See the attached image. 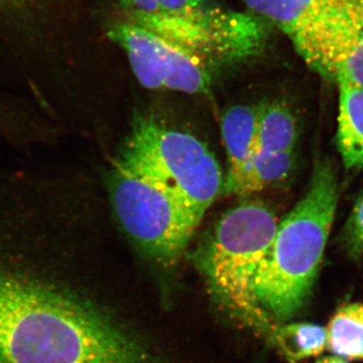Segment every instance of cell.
I'll use <instances>...</instances> for the list:
<instances>
[{
  "label": "cell",
  "mask_w": 363,
  "mask_h": 363,
  "mask_svg": "<svg viewBox=\"0 0 363 363\" xmlns=\"http://www.w3.org/2000/svg\"><path fill=\"white\" fill-rule=\"evenodd\" d=\"M123 20L173 43L212 70L257 58L267 49L272 25L257 14L224 9L211 0H190L172 11L125 13Z\"/></svg>",
  "instance_id": "5"
},
{
  "label": "cell",
  "mask_w": 363,
  "mask_h": 363,
  "mask_svg": "<svg viewBox=\"0 0 363 363\" xmlns=\"http://www.w3.org/2000/svg\"><path fill=\"white\" fill-rule=\"evenodd\" d=\"M259 106L235 105L223 114L221 133L225 143L228 171L221 194L240 178L255 150Z\"/></svg>",
  "instance_id": "9"
},
{
  "label": "cell",
  "mask_w": 363,
  "mask_h": 363,
  "mask_svg": "<svg viewBox=\"0 0 363 363\" xmlns=\"http://www.w3.org/2000/svg\"><path fill=\"white\" fill-rule=\"evenodd\" d=\"M0 363H164L90 301L0 264Z\"/></svg>",
  "instance_id": "1"
},
{
  "label": "cell",
  "mask_w": 363,
  "mask_h": 363,
  "mask_svg": "<svg viewBox=\"0 0 363 363\" xmlns=\"http://www.w3.org/2000/svg\"><path fill=\"white\" fill-rule=\"evenodd\" d=\"M292 43L305 63L322 77L335 82L338 76H346L363 88V40L344 0Z\"/></svg>",
  "instance_id": "8"
},
{
  "label": "cell",
  "mask_w": 363,
  "mask_h": 363,
  "mask_svg": "<svg viewBox=\"0 0 363 363\" xmlns=\"http://www.w3.org/2000/svg\"><path fill=\"white\" fill-rule=\"evenodd\" d=\"M327 350L343 359H363V303L339 308L326 328Z\"/></svg>",
  "instance_id": "14"
},
{
  "label": "cell",
  "mask_w": 363,
  "mask_h": 363,
  "mask_svg": "<svg viewBox=\"0 0 363 363\" xmlns=\"http://www.w3.org/2000/svg\"><path fill=\"white\" fill-rule=\"evenodd\" d=\"M278 225L264 203H240L221 217L196 259L215 302L236 322L267 338L277 325L257 304L252 285Z\"/></svg>",
  "instance_id": "3"
},
{
  "label": "cell",
  "mask_w": 363,
  "mask_h": 363,
  "mask_svg": "<svg viewBox=\"0 0 363 363\" xmlns=\"http://www.w3.org/2000/svg\"><path fill=\"white\" fill-rule=\"evenodd\" d=\"M253 13L285 33L291 40L302 35L340 0H243Z\"/></svg>",
  "instance_id": "11"
},
{
  "label": "cell",
  "mask_w": 363,
  "mask_h": 363,
  "mask_svg": "<svg viewBox=\"0 0 363 363\" xmlns=\"http://www.w3.org/2000/svg\"><path fill=\"white\" fill-rule=\"evenodd\" d=\"M269 339L291 363L318 357L327 347L326 328L312 323L278 324Z\"/></svg>",
  "instance_id": "15"
},
{
  "label": "cell",
  "mask_w": 363,
  "mask_h": 363,
  "mask_svg": "<svg viewBox=\"0 0 363 363\" xmlns=\"http://www.w3.org/2000/svg\"><path fill=\"white\" fill-rule=\"evenodd\" d=\"M28 0H0V4H9V6H23Z\"/></svg>",
  "instance_id": "19"
},
{
  "label": "cell",
  "mask_w": 363,
  "mask_h": 363,
  "mask_svg": "<svg viewBox=\"0 0 363 363\" xmlns=\"http://www.w3.org/2000/svg\"><path fill=\"white\" fill-rule=\"evenodd\" d=\"M116 164L169 191L203 219L217 196L220 164L202 140L152 116H138Z\"/></svg>",
  "instance_id": "4"
},
{
  "label": "cell",
  "mask_w": 363,
  "mask_h": 363,
  "mask_svg": "<svg viewBox=\"0 0 363 363\" xmlns=\"http://www.w3.org/2000/svg\"><path fill=\"white\" fill-rule=\"evenodd\" d=\"M338 189L331 162L318 161L304 197L279 222L252 285L257 304L274 325L292 319L312 292L335 217Z\"/></svg>",
  "instance_id": "2"
},
{
  "label": "cell",
  "mask_w": 363,
  "mask_h": 363,
  "mask_svg": "<svg viewBox=\"0 0 363 363\" xmlns=\"http://www.w3.org/2000/svg\"><path fill=\"white\" fill-rule=\"evenodd\" d=\"M106 35L126 52L143 87L200 95L211 90L213 70L201 59L156 33L121 18L109 23Z\"/></svg>",
  "instance_id": "7"
},
{
  "label": "cell",
  "mask_w": 363,
  "mask_h": 363,
  "mask_svg": "<svg viewBox=\"0 0 363 363\" xmlns=\"http://www.w3.org/2000/svg\"><path fill=\"white\" fill-rule=\"evenodd\" d=\"M338 150L346 169H363V88L338 76Z\"/></svg>",
  "instance_id": "10"
},
{
  "label": "cell",
  "mask_w": 363,
  "mask_h": 363,
  "mask_svg": "<svg viewBox=\"0 0 363 363\" xmlns=\"http://www.w3.org/2000/svg\"><path fill=\"white\" fill-rule=\"evenodd\" d=\"M295 164L291 152H255L238 181L224 195L245 196L259 192L285 181Z\"/></svg>",
  "instance_id": "12"
},
{
  "label": "cell",
  "mask_w": 363,
  "mask_h": 363,
  "mask_svg": "<svg viewBox=\"0 0 363 363\" xmlns=\"http://www.w3.org/2000/svg\"><path fill=\"white\" fill-rule=\"evenodd\" d=\"M297 140V121L286 104L272 101L259 105L255 152H291Z\"/></svg>",
  "instance_id": "13"
},
{
  "label": "cell",
  "mask_w": 363,
  "mask_h": 363,
  "mask_svg": "<svg viewBox=\"0 0 363 363\" xmlns=\"http://www.w3.org/2000/svg\"><path fill=\"white\" fill-rule=\"evenodd\" d=\"M343 245L354 259L363 255V195L353 208L343 233Z\"/></svg>",
  "instance_id": "16"
},
{
  "label": "cell",
  "mask_w": 363,
  "mask_h": 363,
  "mask_svg": "<svg viewBox=\"0 0 363 363\" xmlns=\"http://www.w3.org/2000/svg\"><path fill=\"white\" fill-rule=\"evenodd\" d=\"M344 7L363 40V0H344Z\"/></svg>",
  "instance_id": "17"
},
{
  "label": "cell",
  "mask_w": 363,
  "mask_h": 363,
  "mask_svg": "<svg viewBox=\"0 0 363 363\" xmlns=\"http://www.w3.org/2000/svg\"><path fill=\"white\" fill-rule=\"evenodd\" d=\"M316 363H348L347 360L337 357H324L318 359Z\"/></svg>",
  "instance_id": "18"
},
{
  "label": "cell",
  "mask_w": 363,
  "mask_h": 363,
  "mask_svg": "<svg viewBox=\"0 0 363 363\" xmlns=\"http://www.w3.org/2000/svg\"><path fill=\"white\" fill-rule=\"evenodd\" d=\"M109 197L117 220L133 242L164 267L181 259L201 219L176 196L113 162Z\"/></svg>",
  "instance_id": "6"
}]
</instances>
